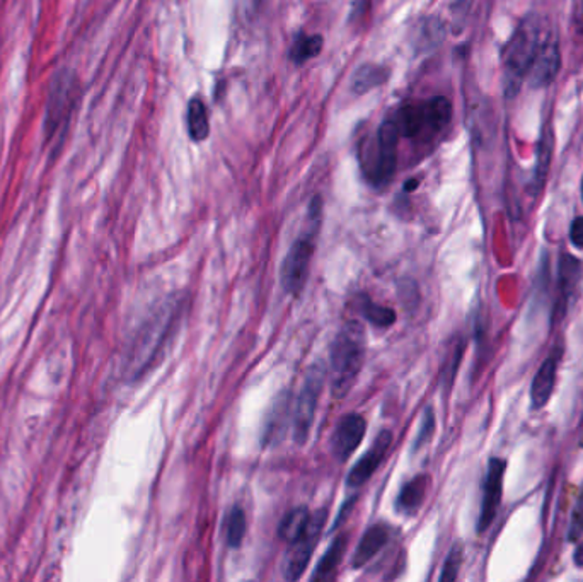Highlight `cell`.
I'll return each mask as SVG.
<instances>
[{
	"mask_svg": "<svg viewBox=\"0 0 583 582\" xmlns=\"http://www.w3.org/2000/svg\"><path fill=\"white\" fill-rule=\"evenodd\" d=\"M180 322V306L168 302L156 311L137 333L130 347L127 369L131 377H141L149 371L157 357L166 349L169 337H172L174 328Z\"/></svg>",
	"mask_w": 583,
	"mask_h": 582,
	"instance_id": "obj_1",
	"label": "cell"
},
{
	"mask_svg": "<svg viewBox=\"0 0 583 582\" xmlns=\"http://www.w3.org/2000/svg\"><path fill=\"white\" fill-rule=\"evenodd\" d=\"M321 220H323V200L321 196H314L307 210L306 226L302 233L298 234L296 243L288 249L280 270L282 287L286 294L294 298H297L307 284L312 257L318 246V236L321 231Z\"/></svg>",
	"mask_w": 583,
	"mask_h": 582,
	"instance_id": "obj_2",
	"label": "cell"
},
{
	"mask_svg": "<svg viewBox=\"0 0 583 582\" xmlns=\"http://www.w3.org/2000/svg\"><path fill=\"white\" fill-rule=\"evenodd\" d=\"M389 117L394 122L401 141L428 143L449 127L453 120V104L443 96H435L423 101L402 104Z\"/></svg>",
	"mask_w": 583,
	"mask_h": 582,
	"instance_id": "obj_3",
	"label": "cell"
},
{
	"mask_svg": "<svg viewBox=\"0 0 583 582\" xmlns=\"http://www.w3.org/2000/svg\"><path fill=\"white\" fill-rule=\"evenodd\" d=\"M365 349V332L362 324L355 322L345 324L333 340L329 354V375L335 398H343L350 393L351 386L362 371Z\"/></svg>",
	"mask_w": 583,
	"mask_h": 582,
	"instance_id": "obj_4",
	"label": "cell"
},
{
	"mask_svg": "<svg viewBox=\"0 0 583 582\" xmlns=\"http://www.w3.org/2000/svg\"><path fill=\"white\" fill-rule=\"evenodd\" d=\"M78 79L70 69H62L52 79V86L45 113V143L52 149L64 143L65 133L72 122L78 103Z\"/></svg>",
	"mask_w": 583,
	"mask_h": 582,
	"instance_id": "obj_5",
	"label": "cell"
},
{
	"mask_svg": "<svg viewBox=\"0 0 583 582\" xmlns=\"http://www.w3.org/2000/svg\"><path fill=\"white\" fill-rule=\"evenodd\" d=\"M401 137L390 117L384 118L370 143L363 147V176L374 186H384L392 180L400 161Z\"/></svg>",
	"mask_w": 583,
	"mask_h": 582,
	"instance_id": "obj_6",
	"label": "cell"
},
{
	"mask_svg": "<svg viewBox=\"0 0 583 582\" xmlns=\"http://www.w3.org/2000/svg\"><path fill=\"white\" fill-rule=\"evenodd\" d=\"M541 45V23L531 16L518 25L517 31L505 48V94L508 98L520 91L524 79L527 78L532 60Z\"/></svg>",
	"mask_w": 583,
	"mask_h": 582,
	"instance_id": "obj_7",
	"label": "cell"
},
{
	"mask_svg": "<svg viewBox=\"0 0 583 582\" xmlns=\"http://www.w3.org/2000/svg\"><path fill=\"white\" fill-rule=\"evenodd\" d=\"M326 376H328V369L321 361L312 364L306 373L304 385L296 401V408L292 412V430H294V439L297 440L298 444H304L309 438L319 398L323 393Z\"/></svg>",
	"mask_w": 583,
	"mask_h": 582,
	"instance_id": "obj_8",
	"label": "cell"
},
{
	"mask_svg": "<svg viewBox=\"0 0 583 582\" xmlns=\"http://www.w3.org/2000/svg\"><path fill=\"white\" fill-rule=\"evenodd\" d=\"M326 521H328L326 509L311 513V519L306 530L302 531L297 540L288 544V550L284 558V577L286 581H297L307 569L314 548L319 542V536L326 526Z\"/></svg>",
	"mask_w": 583,
	"mask_h": 582,
	"instance_id": "obj_9",
	"label": "cell"
},
{
	"mask_svg": "<svg viewBox=\"0 0 583 582\" xmlns=\"http://www.w3.org/2000/svg\"><path fill=\"white\" fill-rule=\"evenodd\" d=\"M505 466V461L500 460V458H492L490 463H488L484 489H483L480 521H478V531L480 533L488 530L492 526L495 518H496L500 501H502V492H504Z\"/></svg>",
	"mask_w": 583,
	"mask_h": 582,
	"instance_id": "obj_10",
	"label": "cell"
},
{
	"mask_svg": "<svg viewBox=\"0 0 583 582\" xmlns=\"http://www.w3.org/2000/svg\"><path fill=\"white\" fill-rule=\"evenodd\" d=\"M365 432L367 422L362 415L349 414L339 420L331 439V450L338 461L349 460L351 454L357 451V448L365 438Z\"/></svg>",
	"mask_w": 583,
	"mask_h": 582,
	"instance_id": "obj_11",
	"label": "cell"
},
{
	"mask_svg": "<svg viewBox=\"0 0 583 582\" xmlns=\"http://www.w3.org/2000/svg\"><path fill=\"white\" fill-rule=\"evenodd\" d=\"M390 444H392V434L389 430H380L376 440L372 442L370 450L363 454L357 465L351 468L349 479H347V485L349 487H360L367 480L370 479L379 470V466L382 465L384 458L388 456Z\"/></svg>",
	"mask_w": 583,
	"mask_h": 582,
	"instance_id": "obj_12",
	"label": "cell"
},
{
	"mask_svg": "<svg viewBox=\"0 0 583 582\" xmlns=\"http://www.w3.org/2000/svg\"><path fill=\"white\" fill-rule=\"evenodd\" d=\"M561 67L559 45L555 38H546L541 41L539 50L536 53L529 69V80L534 88H545L557 79Z\"/></svg>",
	"mask_w": 583,
	"mask_h": 582,
	"instance_id": "obj_13",
	"label": "cell"
},
{
	"mask_svg": "<svg viewBox=\"0 0 583 582\" xmlns=\"http://www.w3.org/2000/svg\"><path fill=\"white\" fill-rule=\"evenodd\" d=\"M583 267L582 261L575 257H571L568 253H563L559 259V267H557V302L555 314L563 316L567 306L570 304V299L577 287L582 280Z\"/></svg>",
	"mask_w": 583,
	"mask_h": 582,
	"instance_id": "obj_14",
	"label": "cell"
},
{
	"mask_svg": "<svg viewBox=\"0 0 583 582\" xmlns=\"http://www.w3.org/2000/svg\"><path fill=\"white\" fill-rule=\"evenodd\" d=\"M559 357H561V347L557 345L553 352L546 357L545 363L541 364L539 371L534 376L531 386V403L532 408H536V410L546 407L553 391H555Z\"/></svg>",
	"mask_w": 583,
	"mask_h": 582,
	"instance_id": "obj_15",
	"label": "cell"
},
{
	"mask_svg": "<svg viewBox=\"0 0 583 582\" xmlns=\"http://www.w3.org/2000/svg\"><path fill=\"white\" fill-rule=\"evenodd\" d=\"M290 405H292V397L286 391L282 393L273 403L272 410L266 417V426H265V432H263V444L270 446V444H276L284 439L286 428L292 418Z\"/></svg>",
	"mask_w": 583,
	"mask_h": 582,
	"instance_id": "obj_16",
	"label": "cell"
},
{
	"mask_svg": "<svg viewBox=\"0 0 583 582\" xmlns=\"http://www.w3.org/2000/svg\"><path fill=\"white\" fill-rule=\"evenodd\" d=\"M389 542V526L384 523H377L372 524L369 530L363 533L362 540L357 546L351 566L355 569H360L365 564H369L374 556L388 545Z\"/></svg>",
	"mask_w": 583,
	"mask_h": 582,
	"instance_id": "obj_17",
	"label": "cell"
},
{
	"mask_svg": "<svg viewBox=\"0 0 583 582\" xmlns=\"http://www.w3.org/2000/svg\"><path fill=\"white\" fill-rule=\"evenodd\" d=\"M427 475H420V477L410 480L408 483H404V487L398 495V503H396L398 511H401L406 516L415 514L416 511L423 504V501L427 497Z\"/></svg>",
	"mask_w": 583,
	"mask_h": 582,
	"instance_id": "obj_18",
	"label": "cell"
},
{
	"mask_svg": "<svg viewBox=\"0 0 583 582\" xmlns=\"http://www.w3.org/2000/svg\"><path fill=\"white\" fill-rule=\"evenodd\" d=\"M389 72L386 67L376 64H365L359 67L351 78V92L362 96L367 92L380 88L388 80Z\"/></svg>",
	"mask_w": 583,
	"mask_h": 582,
	"instance_id": "obj_19",
	"label": "cell"
},
{
	"mask_svg": "<svg viewBox=\"0 0 583 582\" xmlns=\"http://www.w3.org/2000/svg\"><path fill=\"white\" fill-rule=\"evenodd\" d=\"M186 123H188V133L194 143H205L210 135V122H208V111L205 103L200 98H193L188 103V113H186Z\"/></svg>",
	"mask_w": 583,
	"mask_h": 582,
	"instance_id": "obj_20",
	"label": "cell"
},
{
	"mask_svg": "<svg viewBox=\"0 0 583 582\" xmlns=\"http://www.w3.org/2000/svg\"><path fill=\"white\" fill-rule=\"evenodd\" d=\"M323 37L321 35H307L300 33L294 39L288 57L296 65H304L312 58H316L323 50Z\"/></svg>",
	"mask_w": 583,
	"mask_h": 582,
	"instance_id": "obj_21",
	"label": "cell"
},
{
	"mask_svg": "<svg viewBox=\"0 0 583 582\" xmlns=\"http://www.w3.org/2000/svg\"><path fill=\"white\" fill-rule=\"evenodd\" d=\"M309 519H311V511L306 505L294 507L292 511L286 513V518L282 519L278 526V536L286 544L297 540L302 531L306 530Z\"/></svg>",
	"mask_w": 583,
	"mask_h": 582,
	"instance_id": "obj_22",
	"label": "cell"
},
{
	"mask_svg": "<svg viewBox=\"0 0 583 582\" xmlns=\"http://www.w3.org/2000/svg\"><path fill=\"white\" fill-rule=\"evenodd\" d=\"M345 550H347V536L339 534L337 540L331 544V546L326 550L321 562L318 564V569L312 574V581H316V579H321V581L323 579H331L333 574L337 572Z\"/></svg>",
	"mask_w": 583,
	"mask_h": 582,
	"instance_id": "obj_23",
	"label": "cell"
},
{
	"mask_svg": "<svg viewBox=\"0 0 583 582\" xmlns=\"http://www.w3.org/2000/svg\"><path fill=\"white\" fill-rule=\"evenodd\" d=\"M553 130L551 127L543 129V135L539 141V149H537V161H536V171H534V186L536 192H539L545 186L546 176L549 171V163H551V155H553Z\"/></svg>",
	"mask_w": 583,
	"mask_h": 582,
	"instance_id": "obj_24",
	"label": "cell"
},
{
	"mask_svg": "<svg viewBox=\"0 0 583 582\" xmlns=\"http://www.w3.org/2000/svg\"><path fill=\"white\" fill-rule=\"evenodd\" d=\"M357 311L362 314L369 323L376 324L377 328H388L396 323V312L390 308L380 306L369 298L357 299Z\"/></svg>",
	"mask_w": 583,
	"mask_h": 582,
	"instance_id": "obj_25",
	"label": "cell"
},
{
	"mask_svg": "<svg viewBox=\"0 0 583 582\" xmlns=\"http://www.w3.org/2000/svg\"><path fill=\"white\" fill-rule=\"evenodd\" d=\"M246 513L241 505H234L231 513L225 518V542L231 548H237L243 544L246 536Z\"/></svg>",
	"mask_w": 583,
	"mask_h": 582,
	"instance_id": "obj_26",
	"label": "cell"
},
{
	"mask_svg": "<svg viewBox=\"0 0 583 582\" xmlns=\"http://www.w3.org/2000/svg\"><path fill=\"white\" fill-rule=\"evenodd\" d=\"M463 564V546L455 544L453 550L449 552V556L445 558L443 569H442L441 581H455L459 576V569Z\"/></svg>",
	"mask_w": 583,
	"mask_h": 582,
	"instance_id": "obj_27",
	"label": "cell"
},
{
	"mask_svg": "<svg viewBox=\"0 0 583 582\" xmlns=\"http://www.w3.org/2000/svg\"><path fill=\"white\" fill-rule=\"evenodd\" d=\"M433 432H435V414L428 407L425 414H423V418H422V426H420V430H418V436H416L415 450H420L423 444H427L428 440L432 439Z\"/></svg>",
	"mask_w": 583,
	"mask_h": 582,
	"instance_id": "obj_28",
	"label": "cell"
},
{
	"mask_svg": "<svg viewBox=\"0 0 583 582\" xmlns=\"http://www.w3.org/2000/svg\"><path fill=\"white\" fill-rule=\"evenodd\" d=\"M583 534V491L577 501V504L571 511L570 530H568V540L577 542Z\"/></svg>",
	"mask_w": 583,
	"mask_h": 582,
	"instance_id": "obj_29",
	"label": "cell"
},
{
	"mask_svg": "<svg viewBox=\"0 0 583 582\" xmlns=\"http://www.w3.org/2000/svg\"><path fill=\"white\" fill-rule=\"evenodd\" d=\"M570 239L573 246L583 248V217H577L571 222Z\"/></svg>",
	"mask_w": 583,
	"mask_h": 582,
	"instance_id": "obj_30",
	"label": "cell"
},
{
	"mask_svg": "<svg viewBox=\"0 0 583 582\" xmlns=\"http://www.w3.org/2000/svg\"><path fill=\"white\" fill-rule=\"evenodd\" d=\"M575 564L578 566V567H583V542L582 544L577 546V550H575Z\"/></svg>",
	"mask_w": 583,
	"mask_h": 582,
	"instance_id": "obj_31",
	"label": "cell"
},
{
	"mask_svg": "<svg viewBox=\"0 0 583 582\" xmlns=\"http://www.w3.org/2000/svg\"><path fill=\"white\" fill-rule=\"evenodd\" d=\"M582 198H583V180H582Z\"/></svg>",
	"mask_w": 583,
	"mask_h": 582,
	"instance_id": "obj_32",
	"label": "cell"
},
{
	"mask_svg": "<svg viewBox=\"0 0 583 582\" xmlns=\"http://www.w3.org/2000/svg\"><path fill=\"white\" fill-rule=\"evenodd\" d=\"M582 446H583V432H582Z\"/></svg>",
	"mask_w": 583,
	"mask_h": 582,
	"instance_id": "obj_33",
	"label": "cell"
}]
</instances>
